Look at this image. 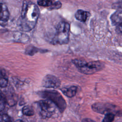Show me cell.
Masks as SVG:
<instances>
[{"label":"cell","instance_id":"6da1fadb","mask_svg":"<svg viewBox=\"0 0 122 122\" xmlns=\"http://www.w3.org/2000/svg\"><path fill=\"white\" fill-rule=\"evenodd\" d=\"M40 15V10L34 3L25 1L22 5L19 25L20 30L29 31L33 29L37 22Z\"/></svg>","mask_w":122,"mask_h":122},{"label":"cell","instance_id":"7a4b0ae2","mask_svg":"<svg viewBox=\"0 0 122 122\" xmlns=\"http://www.w3.org/2000/svg\"><path fill=\"white\" fill-rule=\"evenodd\" d=\"M72 62L79 71L85 74L94 73L102 69L104 66L103 63L100 61H92L87 62L83 60L74 59L72 60Z\"/></svg>","mask_w":122,"mask_h":122},{"label":"cell","instance_id":"3957f363","mask_svg":"<svg viewBox=\"0 0 122 122\" xmlns=\"http://www.w3.org/2000/svg\"><path fill=\"white\" fill-rule=\"evenodd\" d=\"M70 25L66 22H60L56 28V31L51 42L54 44H65L68 42Z\"/></svg>","mask_w":122,"mask_h":122},{"label":"cell","instance_id":"277c9868","mask_svg":"<svg viewBox=\"0 0 122 122\" xmlns=\"http://www.w3.org/2000/svg\"><path fill=\"white\" fill-rule=\"evenodd\" d=\"M38 107L40 114L44 118L51 117L58 108L53 102L47 99L40 101L38 103Z\"/></svg>","mask_w":122,"mask_h":122},{"label":"cell","instance_id":"5b68a950","mask_svg":"<svg viewBox=\"0 0 122 122\" xmlns=\"http://www.w3.org/2000/svg\"><path fill=\"white\" fill-rule=\"evenodd\" d=\"M41 94L44 98L53 102L61 112H63L66 108V102L62 96L58 92L54 91H44L41 92Z\"/></svg>","mask_w":122,"mask_h":122},{"label":"cell","instance_id":"8992f818","mask_svg":"<svg viewBox=\"0 0 122 122\" xmlns=\"http://www.w3.org/2000/svg\"><path fill=\"white\" fill-rule=\"evenodd\" d=\"M42 86L47 88H57L60 86L61 81L55 76L48 74L43 79Z\"/></svg>","mask_w":122,"mask_h":122},{"label":"cell","instance_id":"52a82bcc","mask_svg":"<svg viewBox=\"0 0 122 122\" xmlns=\"http://www.w3.org/2000/svg\"><path fill=\"white\" fill-rule=\"evenodd\" d=\"M111 20L117 30L119 32H122V11L118 10L113 13L111 16Z\"/></svg>","mask_w":122,"mask_h":122},{"label":"cell","instance_id":"ba28073f","mask_svg":"<svg viewBox=\"0 0 122 122\" xmlns=\"http://www.w3.org/2000/svg\"><path fill=\"white\" fill-rule=\"evenodd\" d=\"M9 17L10 12L7 6L4 3L0 2V25H6Z\"/></svg>","mask_w":122,"mask_h":122},{"label":"cell","instance_id":"9c48e42d","mask_svg":"<svg viewBox=\"0 0 122 122\" xmlns=\"http://www.w3.org/2000/svg\"><path fill=\"white\" fill-rule=\"evenodd\" d=\"M93 110L98 113L106 114L109 112L113 109V106L111 104L103 103H96L92 106Z\"/></svg>","mask_w":122,"mask_h":122},{"label":"cell","instance_id":"30bf717a","mask_svg":"<svg viewBox=\"0 0 122 122\" xmlns=\"http://www.w3.org/2000/svg\"><path fill=\"white\" fill-rule=\"evenodd\" d=\"M61 91L65 96L71 98L75 95L77 91V87L75 86L69 87H64L61 89Z\"/></svg>","mask_w":122,"mask_h":122},{"label":"cell","instance_id":"8fae6325","mask_svg":"<svg viewBox=\"0 0 122 122\" xmlns=\"http://www.w3.org/2000/svg\"><path fill=\"white\" fill-rule=\"evenodd\" d=\"M90 16V13L83 10H78L75 14L76 19L81 22H85Z\"/></svg>","mask_w":122,"mask_h":122},{"label":"cell","instance_id":"7c38bea8","mask_svg":"<svg viewBox=\"0 0 122 122\" xmlns=\"http://www.w3.org/2000/svg\"><path fill=\"white\" fill-rule=\"evenodd\" d=\"M8 77L1 71H0V87L4 88L8 84Z\"/></svg>","mask_w":122,"mask_h":122},{"label":"cell","instance_id":"4fadbf2b","mask_svg":"<svg viewBox=\"0 0 122 122\" xmlns=\"http://www.w3.org/2000/svg\"><path fill=\"white\" fill-rule=\"evenodd\" d=\"M22 111L24 115L28 116H32L34 114V112L33 108L29 105L25 106L23 107Z\"/></svg>","mask_w":122,"mask_h":122},{"label":"cell","instance_id":"5bb4252c","mask_svg":"<svg viewBox=\"0 0 122 122\" xmlns=\"http://www.w3.org/2000/svg\"><path fill=\"white\" fill-rule=\"evenodd\" d=\"M29 38L28 37V36L25 35V34L19 33L14 35V39L15 40L19 41H21L22 42L24 41H27L29 40Z\"/></svg>","mask_w":122,"mask_h":122},{"label":"cell","instance_id":"9a60e30c","mask_svg":"<svg viewBox=\"0 0 122 122\" xmlns=\"http://www.w3.org/2000/svg\"><path fill=\"white\" fill-rule=\"evenodd\" d=\"M37 3L42 7H51L53 2L52 0H38Z\"/></svg>","mask_w":122,"mask_h":122},{"label":"cell","instance_id":"2e32d148","mask_svg":"<svg viewBox=\"0 0 122 122\" xmlns=\"http://www.w3.org/2000/svg\"><path fill=\"white\" fill-rule=\"evenodd\" d=\"M114 119V115L112 112L105 114L102 122H112Z\"/></svg>","mask_w":122,"mask_h":122},{"label":"cell","instance_id":"e0dca14e","mask_svg":"<svg viewBox=\"0 0 122 122\" xmlns=\"http://www.w3.org/2000/svg\"><path fill=\"white\" fill-rule=\"evenodd\" d=\"M6 105V100L2 92L0 91V112L2 111Z\"/></svg>","mask_w":122,"mask_h":122},{"label":"cell","instance_id":"ac0fdd59","mask_svg":"<svg viewBox=\"0 0 122 122\" xmlns=\"http://www.w3.org/2000/svg\"><path fill=\"white\" fill-rule=\"evenodd\" d=\"M0 122H11L10 116L5 113L0 114Z\"/></svg>","mask_w":122,"mask_h":122},{"label":"cell","instance_id":"d6986e66","mask_svg":"<svg viewBox=\"0 0 122 122\" xmlns=\"http://www.w3.org/2000/svg\"><path fill=\"white\" fill-rule=\"evenodd\" d=\"M61 6V4L60 2L57 1L55 2V3H53L52 6L51 7L52 9H59L60 8Z\"/></svg>","mask_w":122,"mask_h":122},{"label":"cell","instance_id":"ffe728a7","mask_svg":"<svg viewBox=\"0 0 122 122\" xmlns=\"http://www.w3.org/2000/svg\"><path fill=\"white\" fill-rule=\"evenodd\" d=\"M82 122H94L92 121V120H91L85 119L82 120Z\"/></svg>","mask_w":122,"mask_h":122},{"label":"cell","instance_id":"44dd1931","mask_svg":"<svg viewBox=\"0 0 122 122\" xmlns=\"http://www.w3.org/2000/svg\"><path fill=\"white\" fill-rule=\"evenodd\" d=\"M15 122H23L20 120H17Z\"/></svg>","mask_w":122,"mask_h":122},{"label":"cell","instance_id":"7402d4cb","mask_svg":"<svg viewBox=\"0 0 122 122\" xmlns=\"http://www.w3.org/2000/svg\"></svg>","mask_w":122,"mask_h":122}]
</instances>
